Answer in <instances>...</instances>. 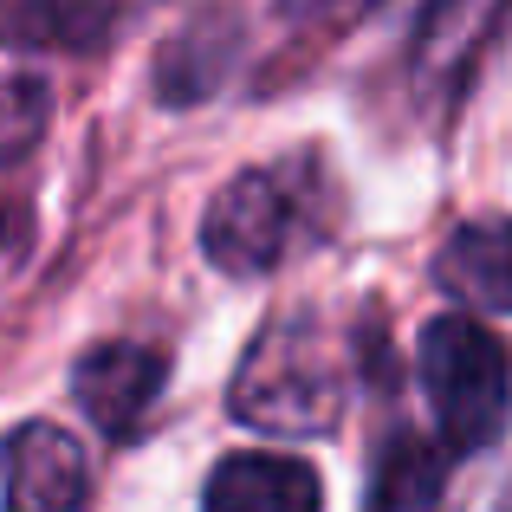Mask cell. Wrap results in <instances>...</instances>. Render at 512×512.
Here are the masks:
<instances>
[{"label":"cell","instance_id":"6da1fadb","mask_svg":"<svg viewBox=\"0 0 512 512\" xmlns=\"http://www.w3.org/2000/svg\"><path fill=\"white\" fill-rule=\"evenodd\" d=\"M331 175L325 156H279V163H253L214 195L201 247L221 273L260 279L279 273L292 253H305L312 240L331 234Z\"/></svg>","mask_w":512,"mask_h":512},{"label":"cell","instance_id":"7a4b0ae2","mask_svg":"<svg viewBox=\"0 0 512 512\" xmlns=\"http://www.w3.org/2000/svg\"><path fill=\"white\" fill-rule=\"evenodd\" d=\"M350 402V350L318 312H286L247 344L227 409L260 435H331Z\"/></svg>","mask_w":512,"mask_h":512},{"label":"cell","instance_id":"3957f363","mask_svg":"<svg viewBox=\"0 0 512 512\" xmlns=\"http://www.w3.org/2000/svg\"><path fill=\"white\" fill-rule=\"evenodd\" d=\"M422 396L441 441L461 454H493L512 428V344L474 312H448L415 344Z\"/></svg>","mask_w":512,"mask_h":512},{"label":"cell","instance_id":"277c9868","mask_svg":"<svg viewBox=\"0 0 512 512\" xmlns=\"http://www.w3.org/2000/svg\"><path fill=\"white\" fill-rule=\"evenodd\" d=\"M363 512H512V461L396 435L376 454Z\"/></svg>","mask_w":512,"mask_h":512},{"label":"cell","instance_id":"5b68a950","mask_svg":"<svg viewBox=\"0 0 512 512\" xmlns=\"http://www.w3.org/2000/svg\"><path fill=\"white\" fill-rule=\"evenodd\" d=\"M91 461L59 422H20L0 441V506L7 512H85Z\"/></svg>","mask_w":512,"mask_h":512},{"label":"cell","instance_id":"8992f818","mask_svg":"<svg viewBox=\"0 0 512 512\" xmlns=\"http://www.w3.org/2000/svg\"><path fill=\"white\" fill-rule=\"evenodd\" d=\"M163 383H169L163 350L124 344V338H117V344H91L85 357H78V370H72L78 409H85L91 422H98V435H111V441L143 435V422H150Z\"/></svg>","mask_w":512,"mask_h":512},{"label":"cell","instance_id":"52a82bcc","mask_svg":"<svg viewBox=\"0 0 512 512\" xmlns=\"http://www.w3.org/2000/svg\"><path fill=\"white\" fill-rule=\"evenodd\" d=\"M500 13H506V0H428L422 26H415V46H409V72H415V91L435 111L467 91L474 59L487 52Z\"/></svg>","mask_w":512,"mask_h":512},{"label":"cell","instance_id":"ba28073f","mask_svg":"<svg viewBox=\"0 0 512 512\" xmlns=\"http://www.w3.org/2000/svg\"><path fill=\"white\" fill-rule=\"evenodd\" d=\"M201 512H325V487L299 454H227L201 487Z\"/></svg>","mask_w":512,"mask_h":512},{"label":"cell","instance_id":"9c48e42d","mask_svg":"<svg viewBox=\"0 0 512 512\" xmlns=\"http://www.w3.org/2000/svg\"><path fill=\"white\" fill-rule=\"evenodd\" d=\"M435 279L474 312H512V221H467L441 240Z\"/></svg>","mask_w":512,"mask_h":512},{"label":"cell","instance_id":"30bf717a","mask_svg":"<svg viewBox=\"0 0 512 512\" xmlns=\"http://www.w3.org/2000/svg\"><path fill=\"white\" fill-rule=\"evenodd\" d=\"M46 117H52V78L33 59L0 46V163H20L46 137Z\"/></svg>","mask_w":512,"mask_h":512},{"label":"cell","instance_id":"8fae6325","mask_svg":"<svg viewBox=\"0 0 512 512\" xmlns=\"http://www.w3.org/2000/svg\"><path fill=\"white\" fill-rule=\"evenodd\" d=\"M279 7H286V13H325L331 0H279Z\"/></svg>","mask_w":512,"mask_h":512}]
</instances>
